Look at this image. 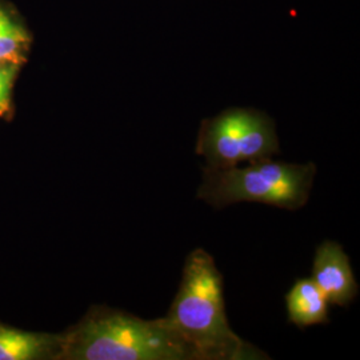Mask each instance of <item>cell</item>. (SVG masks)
<instances>
[{
    "mask_svg": "<svg viewBox=\"0 0 360 360\" xmlns=\"http://www.w3.org/2000/svg\"><path fill=\"white\" fill-rule=\"evenodd\" d=\"M190 346L196 360L269 359L230 327L223 276L207 251L196 248L186 259L178 294L165 316Z\"/></svg>",
    "mask_w": 360,
    "mask_h": 360,
    "instance_id": "cell-1",
    "label": "cell"
},
{
    "mask_svg": "<svg viewBox=\"0 0 360 360\" xmlns=\"http://www.w3.org/2000/svg\"><path fill=\"white\" fill-rule=\"evenodd\" d=\"M58 359L196 360L165 318L144 321L123 311L98 309L63 335Z\"/></svg>",
    "mask_w": 360,
    "mask_h": 360,
    "instance_id": "cell-2",
    "label": "cell"
},
{
    "mask_svg": "<svg viewBox=\"0 0 360 360\" xmlns=\"http://www.w3.org/2000/svg\"><path fill=\"white\" fill-rule=\"evenodd\" d=\"M198 198L223 208L242 202L297 210L309 200L316 167L314 163H279L271 159L252 162L248 167H206Z\"/></svg>",
    "mask_w": 360,
    "mask_h": 360,
    "instance_id": "cell-3",
    "label": "cell"
},
{
    "mask_svg": "<svg viewBox=\"0 0 360 360\" xmlns=\"http://www.w3.org/2000/svg\"><path fill=\"white\" fill-rule=\"evenodd\" d=\"M279 142L270 120L262 114L235 108L205 123L196 146L207 167H235L243 162L271 159Z\"/></svg>",
    "mask_w": 360,
    "mask_h": 360,
    "instance_id": "cell-4",
    "label": "cell"
},
{
    "mask_svg": "<svg viewBox=\"0 0 360 360\" xmlns=\"http://www.w3.org/2000/svg\"><path fill=\"white\" fill-rule=\"evenodd\" d=\"M312 282L318 285L328 303L345 307L358 295L359 287L347 254L336 242H323L312 264Z\"/></svg>",
    "mask_w": 360,
    "mask_h": 360,
    "instance_id": "cell-5",
    "label": "cell"
},
{
    "mask_svg": "<svg viewBox=\"0 0 360 360\" xmlns=\"http://www.w3.org/2000/svg\"><path fill=\"white\" fill-rule=\"evenodd\" d=\"M62 340L63 335L35 334L0 326V360L58 359Z\"/></svg>",
    "mask_w": 360,
    "mask_h": 360,
    "instance_id": "cell-6",
    "label": "cell"
},
{
    "mask_svg": "<svg viewBox=\"0 0 360 360\" xmlns=\"http://www.w3.org/2000/svg\"><path fill=\"white\" fill-rule=\"evenodd\" d=\"M290 322L299 328L328 322V300L312 279H297L285 295Z\"/></svg>",
    "mask_w": 360,
    "mask_h": 360,
    "instance_id": "cell-7",
    "label": "cell"
},
{
    "mask_svg": "<svg viewBox=\"0 0 360 360\" xmlns=\"http://www.w3.org/2000/svg\"><path fill=\"white\" fill-rule=\"evenodd\" d=\"M28 41L26 30L0 7V62L20 65Z\"/></svg>",
    "mask_w": 360,
    "mask_h": 360,
    "instance_id": "cell-8",
    "label": "cell"
},
{
    "mask_svg": "<svg viewBox=\"0 0 360 360\" xmlns=\"http://www.w3.org/2000/svg\"><path fill=\"white\" fill-rule=\"evenodd\" d=\"M18 63L0 62V116L8 111L13 80L18 74Z\"/></svg>",
    "mask_w": 360,
    "mask_h": 360,
    "instance_id": "cell-9",
    "label": "cell"
}]
</instances>
